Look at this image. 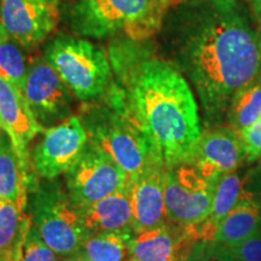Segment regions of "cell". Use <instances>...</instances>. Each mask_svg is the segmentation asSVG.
Instances as JSON below:
<instances>
[{"label":"cell","mask_w":261,"mask_h":261,"mask_svg":"<svg viewBox=\"0 0 261 261\" xmlns=\"http://www.w3.org/2000/svg\"><path fill=\"white\" fill-rule=\"evenodd\" d=\"M169 24L173 64L195 87L208 128L261 73V39L236 0H194Z\"/></svg>","instance_id":"6da1fadb"},{"label":"cell","mask_w":261,"mask_h":261,"mask_svg":"<svg viewBox=\"0 0 261 261\" xmlns=\"http://www.w3.org/2000/svg\"><path fill=\"white\" fill-rule=\"evenodd\" d=\"M133 41L110 51L115 79L106 92L132 117L166 167L190 162L202 137L194 93L174 64Z\"/></svg>","instance_id":"7a4b0ae2"},{"label":"cell","mask_w":261,"mask_h":261,"mask_svg":"<svg viewBox=\"0 0 261 261\" xmlns=\"http://www.w3.org/2000/svg\"><path fill=\"white\" fill-rule=\"evenodd\" d=\"M79 119L89 142L107 152L130 180L152 159L159 158L142 129L108 92L98 99L85 102L80 108Z\"/></svg>","instance_id":"3957f363"},{"label":"cell","mask_w":261,"mask_h":261,"mask_svg":"<svg viewBox=\"0 0 261 261\" xmlns=\"http://www.w3.org/2000/svg\"><path fill=\"white\" fill-rule=\"evenodd\" d=\"M169 0H77L70 10V27L81 37L123 34L135 41L161 27Z\"/></svg>","instance_id":"277c9868"},{"label":"cell","mask_w":261,"mask_h":261,"mask_svg":"<svg viewBox=\"0 0 261 261\" xmlns=\"http://www.w3.org/2000/svg\"><path fill=\"white\" fill-rule=\"evenodd\" d=\"M27 211L33 226L57 256L70 259L91 236L81 211L57 179L29 177Z\"/></svg>","instance_id":"5b68a950"},{"label":"cell","mask_w":261,"mask_h":261,"mask_svg":"<svg viewBox=\"0 0 261 261\" xmlns=\"http://www.w3.org/2000/svg\"><path fill=\"white\" fill-rule=\"evenodd\" d=\"M44 58L83 102L98 99L109 86V58L90 41L60 35L47 45Z\"/></svg>","instance_id":"8992f818"},{"label":"cell","mask_w":261,"mask_h":261,"mask_svg":"<svg viewBox=\"0 0 261 261\" xmlns=\"http://www.w3.org/2000/svg\"><path fill=\"white\" fill-rule=\"evenodd\" d=\"M218 181L202 175L191 162L166 167L165 203L167 221L184 228L210 215Z\"/></svg>","instance_id":"52a82bcc"},{"label":"cell","mask_w":261,"mask_h":261,"mask_svg":"<svg viewBox=\"0 0 261 261\" xmlns=\"http://www.w3.org/2000/svg\"><path fill=\"white\" fill-rule=\"evenodd\" d=\"M129 180L107 152L89 142L79 161L67 173L65 189L81 211L120 190Z\"/></svg>","instance_id":"ba28073f"},{"label":"cell","mask_w":261,"mask_h":261,"mask_svg":"<svg viewBox=\"0 0 261 261\" xmlns=\"http://www.w3.org/2000/svg\"><path fill=\"white\" fill-rule=\"evenodd\" d=\"M89 144V136L79 116L71 115L45 129L35 146L31 165L39 178L57 179L79 161Z\"/></svg>","instance_id":"9c48e42d"},{"label":"cell","mask_w":261,"mask_h":261,"mask_svg":"<svg viewBox=\"0 0 261 261\" xmlns=\"http://www.w3.org/2000/svg\"><path fill=\"white\" fill-rule=\"evenodd\" d=\"M22 93L42 127L56 126L73 113L74 94L45 58L29 65Z\"/></svg>","instance_id":"30bf717a"},{"label":"cell","mask_w":261,"mask_h":261,"mask_svg":"<svg viewBox=\"0 0 261 261\" xmlns=\"http://www.w3.org/2000/svg\"><path fill=\"white\" fill-rule=\"evenodd\" d=\"M57 18L52 0H0V31L23 47L44 40L54 31Z\"/></svg>","instance_id":"8fae6325"},{"label":"cell","mask_w":261,"mask_h":261,"mask_svg":"<svg viewBox=\"0 0 261 261\" xmlns=\"http://www.w3.org/2000/svg\"><path fill=\"white\" fill-rule=\"evenodd\" d=\"M246 159L247 148L240 133L228 126H217L202 133L190 162L205 178L218 181L236 172Z\"/></svg>","instance_id":"7c38bea8"},{"label":"cell","mask_w":261,"mask_h":261,"mask_svg":"<svg viewBox=\"0 0 261 261\" xmlns=\"http://www.w3.org/2000/svg\"><path fill=\"white\" fill-rule=\"evenodd\" d=\"M166 166L155 158L132 179L133 232L138 233L167 223L165 203Z\"/></svg>","instance_id":"4fadbf2b"},{"label":"cell","mask_w":261,"mask_h":261,"mask_svg":"<svg viewBox=\"0 0 261 261\" xmlns=\"http://www.w3.org/2000/svg\"><path fill=\"white\" fill-rule=\"evenodd\" d=\"M0 126L17 152L22 166L31 172L29 144L45 128L29 109L22 91L0 76Z\"/></svg>","instance_id":"5bb4252c"},{"label":"cell","mask_w":261,"mask_h":261,"mask_svg":"<svg viewBox=\"0 0 261 261\" xmlns=\"http://www.w3.org/2000/svg\"><path fill=\"white\" fill-rule=\"evenodd\" d=\"M195 243L187 228L167 221L135 233L128 261H187Z\"/></svg>","instance_id":"9a60e30c"},{"label":"cell","mask_w":261,"mask_h":261,"mask_svg":"<svg viewBox=\"0 0 261 261\" xmlns=\"http://www.w3.org/2000/svg\"><path fill=\"white\" fill-rule=\"evenodd\" d=\"M81 217L91 234L133 232L132 181L114 194L81 210Z\"/></svg>","instance_id":"2e32d148"},{"label":"cell","mask_w":261,"mask_h":261,"mask_svg":"<svg viewBox=\"0 0 261 261\" xmlns=\"http://www.w3.org/2000/svg\"><path fill=\"white\" fill-rule=\"evenodd\" d=\"M243 187V179L237 172L225 174L218 180L210 215L201 224L187 228L195 242L214 240L221 221L247 196Z\"/></svg>","instance_id":"e0dca14e"},{"label":"cell","mask_w":261,"mask_h":261,"mask_svg":"<svg viewBox=\"0 0 261 261\" xmlns=\"http://www.w3.org/2000/svg\"><path fill=\"white\" fill-rule=\"evenodd\" d=\"M261 232V202L246 196L221 221L214 240L233 247Z\"/></svg>","instance_id":"ac0fdd59"},{"label":"cell","mask_w":261,"mask_h":261,"mask_svg":"<svg viewBox=\"0 0 261 261\" xmlns=\"http://www.w3.org/2000/svg\"><path fill=\"white\" fill-rule=\"evenodd\" d=\"M28 202L0 200V261H15L32 227Z\"/></svg>","instance_id":"d6986e66"},{"label":"cell","mask_w":261,"mask_h":261,"mask_svg":"<svg viewBox=\"0 0 261 261\" xmlns=\"http://www.w3.org/2000/svg\"><path fill=\"white\" fill-rule=\"evenodd\" d=\"M32 173L28 172L4 132L0 136V200L28 202V184Z\"/></svg>","instance_id":"ffe728a7"},{"label":"cell","mask_w":261,"mask_h":261,"mask_svg":"<svg viewBox=\"0 0 261 261\" xmlns=\"http://www.w3.org/2000/svg\"><path fill=\"white\" fill-rule=\"evenodd\" d=\"M135 233H93L85 241L74 261H128L129 244Z\"/></svg>","instance_id":"44dd1931"},{"label":"cell","mask_w":261,"mask_h":261,"mask_svg":"<svg viewBox=\"0 0 261 261\" xmlns=\"http://www.w3.org/2000/svg\"><path fill=\"white\" fill-rule=\"evenodd\" d=\"M261 116V73L234 93L226 113L230 128L241 133Z\"/></svg>","instance_id":"7402d4cb"},{"label":"cell","mask_w":261,"mask_h":261,"mask_svg":"<svg viewBox=\"0 0 261 261\" xmlns=\"http://www.w3.org/2000/svg\"><path fill=\"white\" fill-rule=\"evenodd\" d=\"M28 68L23 46L0 31V76L22 91Z\"/></svg>","instance_id":"603a6c76"},{"label":"cell","mask_w":261,"mask_h":261,"mask_svg":"<svg viewBox=\"0 0 261 261\" xmlns=\"http://www.w3.org/2000/svg\"><path fill=\"white\" fill-rule=\"evenodd\" d=\"M15 261H57V255L32 225Z\"/></svg>","instance_id":"cb8c5ba5"},{"label":"cell","mask_w":261,"mask_h":261,"mask_svg":"<svg viewBox=\"0 0 261 261\" xmlns=\"http://www.w3.org/2000/svg\"><path fill=\"white\" fill-rule=\"evenodd\" d=\"M187 261H240L230 247L218 241H198L194 244Z\"/></svg>","instance_id":"d4e9b609"},{"label":"cell","mask_w":261,"mask_h":261,"mask_svg":"<svg viewBox=\"0 0 261 261\" xmlns=\"http://www.w3.org/2000/svg\"><path fill=\"white\" fill-rule=\"evenodd\" d=\"M230 250L240 261H261V232L230 247Z\"/></svg>","instance_id":"484cf974"},{"label":"cell","mask_w":261,"mask_h":261,"mask_svg":"<svg viewBox=\"0 0 261 261\" xmlns=\"http://www.w3.org/2000/svg\"><path fill=\"white\" fill-rule=\"evenodd\" d=\"M247 148L248 160L261 158V116L240 133Z\"/></svg>","instance_id":"4316f807"},{"label":"cell","mask_w":261,"mask_h":261,"mask_svg":"<svg viewBox=\"0 0 261 261\" xmlns=\"http://www.w3.org/2000/svg\"><path fill=\"white\" fill-rule=\"evenodd\" d=\"M249 2L254 10V12H255L256 17L261 21V0H249Z\"/></svg>","instance_id":"83f0119b"},{"label":"cell","mask_w":261,"mask_h":261,"mask_svg":"<svg viewBox=\"0 0 261 261\" xmlns=\"http://www.w3.org/2000/svg\"><path fill=\"white\" fill-rule=\"evenodd\" d=\"M178 2H180V0H169V3H171V4H173V3H178Z\"/></svg>","instance_id":"f1b7e54d"},{"label":"cell","mask_w":261,"mask_h":261,"mask_svg":"<svg viewBox=\"0 0 261 261\" xmlns=\"http://www.w3.org/2000/svg\"><path fill=\"white\" fill-rule=\"evenodd\" d=\"M3 133H4V130H3V128H2V126H0V136L3 135Z\"/></svg>","instance_id":"f546056e"},{"label":"cell","mask_w":261,"mask_h":261,"mask_svg":"<svg viewBox=\"0 0 261 261\" xmlns=\"http://www.w3.org/2000/svg\"><path fill=\"white\" fill-rule=\"evenodd\" d=\"M40 2H51V0H40Z\"/></svg>","instance_id":"4dcf8cb0"},{"label":"cell","mask_w":261,"mask_h":261,"mask_svg":"<svg viewBox=\"0 0 261 261\" xmlns=\"http://www.w3.org/2000/svg\"><path fill=\"white\" fill-rule=\"evenodd\" d=\"M68 261H74V260H70V259H69V260H68Z\"/></svg>","instance_id":"1f68e13d"},{"label":"cell","mask_w":261,"mask_h":261,"mask_svg":"<svg viewBox=\"0 0 261 261\" xmlns=\"http://www.w3.org/2000/svg\"><path fill=\"white\" fill-rule=\"evenodd\" d=\"M260 39H261V34H260Z\"/></svg>","instance_id":"d6a6232c"}]
</instances>
